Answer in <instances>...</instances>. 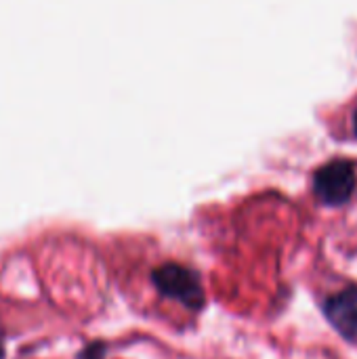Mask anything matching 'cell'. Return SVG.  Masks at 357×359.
<instances>
[{"instance_id": "obj_1", "label": "cell", "mask_w": 357, "mask_h": 359, "mask_svg": "<svg viewBox=\"0 0 357 359\" xmlns=\"http://www.w3.org/2000/svg\"><path fill=\"white\" fill-rule=\"evenodd\" d=\"M151 284L164 297L183 305L191 313H200L206 307V290L196 269L181 263H164L151 269Z\"/></svg>"}, {"instance_id": "obj_2", "label": "cell", "mask_w": 357, "mask_h": 359, "mask_svg": "<svg viewBox=\"0 0 357 359\" xmlns=\"http://www.w3.org/2000/svg\"><path fill=\"white\" fill-rule=\"evenodd\" d=\"M357 187V166L356 162L337 158L326 162L314 175V194L316 198L332 208L345 206Z\"/></svg>"}, {"instance_id": "obj_3", "label": "cell", "mask_w": 357, "mask_h": 359, "mask_svg": "<svg viewBox=\"0 0 357 359\" xmlns=\"http://www.w3.org/2000/svg\"><path fill=\"white\" fill-rule=\"evenodd\" d=\"M322 311L339 337L357 347V286H347L328 297L322 305Z\"/></svg>"}, {"instance_id": "obj_4", "label": "cell", "mask_w": 357, "mask_h": 359, "mask_svg": "<svg viewBox=\"0 0 357 359\" xmlns=\"http://www.w3.org/2000/svg\"><path fill=\"white\" fill-rule=\"evenodd\" d=\"M107 349L109 347L105 341H90L76 353V359H105Z\"/></svg>"}, {"instance_id": "obj_5", "label": "cell", "mask_w": 357, "mask_h": 359, "mask_svg": "<svg viewBox=\"0 0 357 359\" xmlns=\"http://www.w3.org/2000/svg\"><path fill=\"white\" fill-rule=\"evenodd\" d=\"M0 359H6V347H4V334L0 330Z\"/></svg>"}, {"instance_id": "obj_6", "label": "cell", "mask_w": 357, "mask_h": 359, "mask_svg": "<svg viewBox=\"0 0 357 359\" xmlns=\"http://www.w3.org/2000/svg\"><path fill=\"white\" fill-rule=\"evenodd\" d=\"M353 133L357 135V109H356V114H353Z\"/></svg>"}]
</instances>
